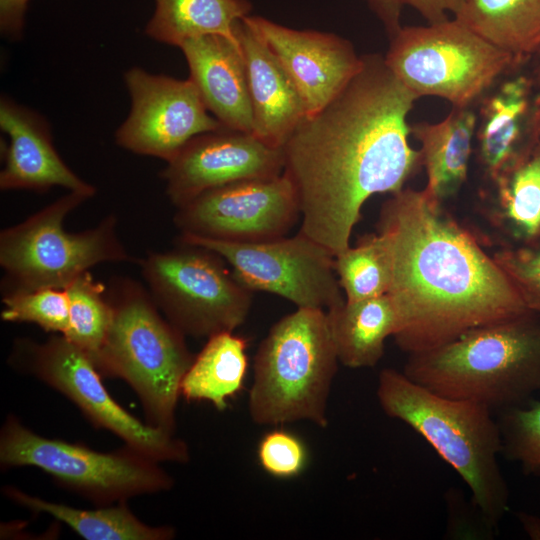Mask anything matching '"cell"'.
<instances>
[{
  "instance_id": "1",
  "label": "cell",
  "mask_w": 540,
  "mask_h": 540,
  "mask_svg": "<svg viewBox=\"0 0 540 540\" xmlns=\"http://www.w3.org/2000/svg\"><path fill=\"white\" fill-rule=\"evenodd\" d=\"M418 99L384 57L363 55L340 93L306 115L282 145L283 173L300 205L299 232L334 257L350 246L364 203L400 191L422 165L407 122Z\"/></svg>"
},
{
  "instance_id": "2",
  "label": "cell",
  "mask_w": 540,
  "mask_h": 540,
  "mask_svg": "<svg viewBox=\"0 0 540 540\" xmlns=\"http://www.w3.org/2000/svg\"><path fill=\"white\" fill-rule=\"evenodd\" d=\"M389 242L396 345L407 355L530 312L506 273L425 189L403 188L380 211Z\"/></svg>"
},
{
  "instance_id": "21",
  "label": "cell",
  "mask_w": 540,
  "mask_h": 540,
  "mask_svg": "<svg viewBox=\"0 0 540 540\" xmlns=\"http://www.w3.org/2000/svg\"><path fill=\"white\" fill-rule=\"evenodd\" d=\"M477 120L471 107H453L440 122H416L411 135L420 143L425 168V190L441 203L454 196L466 182Z\"/></svg>"
},
{
  "instance_id": "19",
  "label": "cell",
  "mask_w": 540,
  "mask_h": 540,
  "mask_svg": "<svg viewBox=\"0 0 540 540\" xmlns=\"http://www.w3.org/2000/svg\"><path fill=\"white\" fill-rule=\"evenodd\" d=\"M189 79L209 112L226 128L253 134V113L240 44L222 35L185 41L179 47Z\"/></svg>"
},
{
  "instance_id": "9",
  "label": "cell",
  "mask_w": 540,
  "mask_h": 540,
  "mask_svg": "<svg viewBox=\"0 0 540 540\" xmlns=\"http://www.w3.org/2000/svg\"><path fill=\"white\" fill-rule=\"evenodd\" d=\"M183 247L150 253L141 262L154 302L183 335L207 337L234 332L252 306V291L215 252Z\"/></svg>"
},
{
  "instance_id": "18",
  "label": "cell",
  "mask_w": 540,
  "mask_h": 540,
  "mask_svg": "<svg viewBox=\"0 0 540 540\" xmlns=\"http://www.w3.org/2000/svg\"><path fill=\"white\" fill-rule=\"evenodd\" d=\"M0 127L9 138L0 173L2 190L45 191L61 186L94 195L95 188L79 178L58 155L48 123L41 115L2 97Z\"/></svg>"
},
{
  "instance_id": "4",
  "label": "cell",
  "mask_w": 540,
  "mask_h": 540,
  "mask_svg": "<svg viewBox=\"0 0 540 540\" xmlns=\"http://www.w3.org/2000/svg\"><path fill=\"white\" fill-rule=\"evenodd\" d=\"M376 395L388 417L422 436L461 477L485 523L497 525L509 508V489L498 461L502 438L492 410L434 393L392 368L379 373Z\"/></svg>"
},
{
  "instance_id": "11",
  "label": "cell",
  "mask_w": 540,
  "mask_h": 540,
  "mask_svg": "<svg viewBox=\"0 0 540 540\" xmlns=\"http://www.w3.org/2000/svg\"><path fill=\"white\" fill-rule=\"evenodd\" d=\"M180 241L218 254L250 291L278 295L297 308L325 311L345 301L335 271V257L301 232L262 242H227L191 236H180Z\"/></svg>"
},
{
  "instance_id": "25",
  "label": "cell",
  "mask_w": 540,
  "mask_h": 540,
  "mask_svg": "<svg viewBox=\"0 0 540 540\" xmlns=\"http://www.w3.org/2000/svg\"><path fill=\"white\" fill-rule=\"evenodd\" d=\"M155 10L146 34L159 42L180 47L207 35L237 40L235 27L249 15V0H154Z\"/></svg>"
},
{
  "instance_id": "33",
  "label": "cell",
  "mask_w": 540,
  "mask_h": 540,
  "mask_svg": "<svg viewBox=\"0 0 540 540\" xmlns=\"http://www.w3.org/2000/svg\"><path fill=\"white\" fill-rule=\"evenodd\" d=\"M257 455L261 467L278 478H290L299 474L307 463L304 443L285 430L267 433L259 442Z\"/></svg>"
},
{
  "instance_id": "16",
  "label": "cell",
  "mask_w": 540,
  "mask_h": 540,
  "mask_svg": "<svg viewBox=\"0 0 540 540\" xmlns=\"http://www.w3.org/2000/svg\"><path fill=\"white\" fill-rule=\"evenodd\" d=\"M244 20L290 76L306 115L328 105L361 67L362 56L351 42L336 34L296 30L261 16L248 15Z\"/></svg>"
},
{
  "instance_id": "29",
  "label": "cell",
  "mask_w": 540,
  "mask_h": 540,
  "mask_svg": "<svg viewBox=\"0 0 540 540\" xmlns=\"http://www.w3.org/2000/svg\"><path fill=\"white\" fill-rule=\"evenodd\" d=\"M65 290L69 301V327L63 336L93 361L111 324V301L105 295L104 285L89 271L76 277Z\"/></svg>"
},
{
  "instance_id": "31",
  "label": "cell",
  "mask_w": 540,
  "mask_h": 540,
  "mask_svg": "<svg viewBox=\"0 0 540 540\" xmlns=\"http://www.w3.org/2000/svg\"><path fill=\"white\" fill-rule=\"evenodd\" d=\"M1 319L34 323L47 332L65 334L69 327V301L65 289L40 288L5 293Z\"/></svg>"
},
{
  "instance_id": "23",
  "label": "cell",
  "mask_w": 540,
  "mask_h": 540,
  "mask_svg": "<svg viewBox=\"0 0 540 540\" xmlns=\"http://www.w3.org/2000/svg\"><path fill=\"white\" fill-rule=\"evenodd\" d=\"M454 18L519 67L540 51V0H463Z\"/></svg>"
},
{
  "instance_id": "35",
  "label": "cell",
  "mask_w": 540,
  "mask_h": 540,
  "mask_svg": "<svg viewBox=\"0 0 540 540\" xmlns=\"http://www.w3.org/2000/svg\"><path fill=\"white\" fill-rule=\"evenodd\" d=\"M29 1L0 0V29L2 34L11 39L21 37Z\"/></svg>"
},
{
  "instance_id": "12",
  "label": "cell",
  "mask_w": 540,
  "mask_h": 540,
  "mask_svg": "<svg viewBox=\"0 0 540 540\" xmlns=\"http://www.w3.org/2000/svg\"><path fill=\"white\" fill-rule=\"evenodd\" d=\"M22 350L32 373L73 401L93 424L120 437L128 448L157 462L189 460L185 442L143 424L121 407L105 389L91 358L63 335L42 344L27 341Z\"/></svg>"
},
{
  "instance_id": "15",
  "label": "cell",
  "mask_w": 540,
  "mask_h": 540,
  "mask_svg": "<svg viewBox=\"0 0 540 540\" xmlns=\"http://www.w3.org/2000/svg\"><path fill=\"white\" fill-rule=\"evenodd\" d=\"M281 147L252 133L221 127L191 139L162 172L166 192L176 207L201 193L229 183L283 173Z\"/></svg>"
},
{
  "instance_id": "3",
  "label": "cell",
  "mask_w": 540,
  "mask_h": 540,
  "mask_svg": "<svg viewBox=\"0 0 540 540\" xmlns=\"http://www.w3.org/2000/svg\"><path fill=\"white\" fill-rule=\"evenodd\" d=\"M402 372L452 399L502 411L540 392V314L474 328L430 350L408 355Z\"/></svg>"
},
{
  "instance_id": "24",
  "label": "cell",
  "mask_w": 540,
  "mask_h": 540,
  "mask_svg": "<svg viewBox=\"0 0 540 540\" xmlns=\"http://www.w3.org/2000/svg\"><path fill=\"white\" fill-rule=\"evenodd\" d=\"M491 223L515 245L540 243V139L494 182Z\"/></svg>"
},
{
  "instance_id": "26",
  "label": "cell",
  "mask_w": 540,
  "mask_h": 540,
  "mask_svg": "<svg viewBox=\"0 0 540 540\" xmlns=\"http://www.w3.org/2000/svg\"><path fill=\"white\" fill-rule=\"evenodd\" d=\"M247 342L234 332L208 338L185 373L180 394L188 400H204L218 410L243 388L248 369Z\"/></svg>"
},
{
  "instance_id": "10",
  "label": "cell",
  "mask_w": 540,
  "mask_h": 540,
  "mask_svg": "<svg viewBox=\"0 0 540 540\" xmlns=\"http://www.w3.org/2000/svg\"><path fill=\"white\" fill-rule=\"evenodd\" d=\"M0 462L5 467L35 466L60 484L102 505L170 489L172 478L127 447L101 453L77 444L35 434L9 417L1 431Z\"/></svg>"
},
{
  "instance_id": "30",
  "label": "cell",
  "mask_w": 540,
  "mask_h": 540,
  "mask_svg": "<svg viewBox=\"0 0 540 540\" xmlns=\"http://www.w3.org/2000/svg\"><path fill=\"white\" fill-rule=\"evenodd\" d=\"M502 454L527 475H540V401L502 411L499 419Z\"/></svg>"
},
{
  "instance_id": "27",
  "label": "cell",
  "mask_w": 540,
  "mask_h": 540,
  "mask_svg": "<svg viewBox=\"0 0 540 540\" xmlns=\"http://www.w3.org/2000/svg\"><path fill=\"white\" fill-rule=\"evenodd\" d=\"M4 491L17 504L53 516L87 540H168L174 537L170 527L141 522L123 502L112 507L82 510L34 497L14 487H6Z\"/></svg>"
},
{
  "instance_id": "36",
  "label": "cell",
  "mask_w": 540,
  "mask_h": 540,
  "mask_svg": "<svg viewBox=\"0 0 540 540\" xmlns=\"http://www.w3.org/2000/svg\"><path fill=\"white\" fill-rule=\"evenodd\" d=\"M518 517L526 533L532 539H540V518L525 513L518 514Z\"/></svg>"
},
{
  "instance_id": "32",
  "label": "cell",
  "mask_w": 540,
  "mask_h": 540,
  "mask_svg": "<svg viewBox=\"0 0 540 540\" xmlns=\"http://www.w3.org/2000/svg\"><path fill=\"white\" fill-rule=\"evenodd\" d=\"M492 257L516 287L527 308L540 314V243L506 246Z\"/></svg>"
},
{
  "instance_id": "28",
  "label": "cell",
  "mask_w": 540,
  "mask_h": 540,
  "mask_svg": "<svg viewBox=\"0 0 540 540\" xmlns=\"http://www.w3.org/2000/svg\"><path fill=\"white\" fill-rule=\"evenodd\" d=\"M336 275L349 302L388 293L392 281V257L387 237L381 233L363 237L335 256Z\"/></svg>"
},
{
  "instance_id": "34",
  "label": "cell",
  "mask_w": 540,
  "mask_h": 540,
  "mask_svg": "<svg viewBox=\"0 0 540 540\" xmlns=\"http://www.w3.org/2000/svg\"><path fill=\"white\" fill-rule=\"evenodd\" d=\"M370 10L382 23L389 38L401 27V13L405 6L416 10L427 22L438 23L454 16L461 9L463 0H365Z\"/></svg>"
},
{
  "instance_id": "7",
  "label": "cell",
  "mask_w": 540,
  "mask_h": 540,
  "mask_svg": "<svg viewBox=\"0 0 540 540\" xmlns=\"http://www.w3.org/2000/svg\"><path fill=\"white\" fill-rule=\"evenodd\" d=\"M384 60L418 98L436 96L453 107H471L520 67L456 18L426 26L401 27L390 37Z\"/></svg>"
},
{
  "instance_id": "22",
  "label": "cell",
  "mask_w": 540,
  "mask_h": 540,
  "mask_svg": "<svg viewBox=\"0 0 540 540\" xmlns=\"http://www.w3.org/2000/svg\"><path fill=\"white\" fill-rule=\"evenodd\" d=\"M339 363L352 369L376 366L385 341L397 327L395 306L388 294L360 301H344L326 310Z\"/></svg>"
},
{
  "instance_id": "5",
  "label": "cell",
  "mask_w": 540,
  "mask_h": 540,
  "mask_svg": "<svg viewBox=\"0 0 540 540\" xmlns=\"http://www.w3.org/2000/svg\"><path fill=\"white\" fill-rule=\"evenodd\" d=\"M338 363L325 310L297 308L282 317L255 354L248 397L252 421L273 426L304 420L327 427Z\"/></svg>"
},
{
  "instance_id": "37",
  "label": "cell",
  "mask_w": 540,
  "mask_h": 540,
  "mask_svg": "<svg viewBox=\"0 0 540 540\" xmlns=\"http://www.w3.org/2000/svg\"><path fill=\"white\" fill-rule=\"evenodd\" d=\"M537 60L533 73L531 74L538 89L540 90V51L532 58Z\"/></svg>"
},
{
  "instance_id": "13",
  "label": "cell",
  "mask_w": 540,
  "mask_h": 540,
  "mask_svg": "<svg viewBox=\"0 0 540 540\" xmlns=\"http://www.w3.org/2000/svg\"><path fill=\"white\" fill-rule=\"evenodd\" d=\"M177 208L180 236L227 242L285 237L301 217L296 190L284 173L219 186Z\"/></svg>"
},
{
  "instance_id": "8",
  "label": "cell",
  "mask_w": 540,
  "mask_h": 540,
  "mask_svg": "<svg viewBox=\"0 0 540 540\" xmlns=\"http://www.w3.org/2000/svg\"><path fill=\"white\" fill-rule=\"evenodd\" d=\"M88 198L87 194L69 191L25 221L1 231L5 293L65 289L96 264L131 260L118 238L114 216H107L92 229L65 231V217Z\"/></svg>"
},
{
  "instance_id": "20",
  "label": "cell",
  "mask_w": 540,
  "mask_h": 540,
  "mask_svg": "<svg viewBox=\"0 0 540 540\" xmlns=\"http://www.w3.org/2000/svg\"><path fill=\"white\" fill-rule=\"evenodd\" d=\"M235 35L247 72L253 134L282 147L306 116L302 98L279 60L244 18L237 23Z\"/></svg>"
},
{
  "instance_id": "6",
  "label": "cell",
  "mask_w": 540,
  "mask_h": 540,
  "mask_svg": "<svg viewBox=\"0 0 540 540\" xmlns=\"http://www.w3.org/2000/svg\"><path fill=\"white\" fill-rule=\"evenodd\" d=\"M112 320L93 363L101 375L125 380L138 394L149 425L173 434L181 381L194 358L184 335L133 282L110 300Z\"/></svg>"
},
{
  "instance_id": "17",
  "label": "cell",
  "mask_w": 540,
  "mask_h": 540,
  "mask_svg": "<svg viewBox=\"0 0 540 540\" xmlns=\"http://www.w3.org/2000/svg\"><path fill=\"white\" fill-rule=\"evenodd\" d=\"M515 71L481 99L475 133L477 154L492 182L540 139V90L531 74H513Z\"/></svg>"
},
{
  "instance_id": "14",
  "label": "cell",
  "mask_w": 540,
  "mask_h": 540,
  "mask_svg": "<svg viewBox=\"0 0 540 540\" xmlns=\"http://www.w3.org/2000/svg\"><path fill=\"white\" fill-rule=\"evenodd\" d=\"M124 78L131 110L116 131V142L129 151L168 162L194 137L223 127L189 78L140 68L129 69Z\"/></svg>"
}]
</instances>
